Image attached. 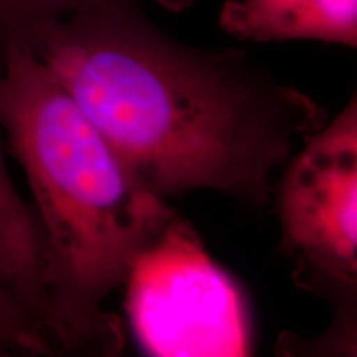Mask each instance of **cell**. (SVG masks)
Instances as JSON below:
<instances>
[{"label": "cell", "instance_id": "1", "mask_svg": "<svg viewBox=\"0 0 357 357\" xmlns=\"http://www.w3.org/2000/svg\"><path fill=\"white\" fill-rule=\"evenodd\" d=\"M13 40L162 199L215 190L260 208L273 172L329 121L318 101L245 52L177 42L136 0L93 3Z\"/></svg>", "mask_w": 357, "mask_h": 357}, {"label": "cell", "instance_id": "2", "mask_svg": "<svg viewBox=\"0 0 357 357\" xmlns=\"http://www.w3.org/2000/svg\"><path fill=\"white\" fill-rule=\"evenodd\" d=\"M0 126L35 200L53 347L119 354L123 326L106 298L176 213L19 40L2 42Z\"/></svg>", "mask_w": 357, "mask_h": 357}, {"label": "cell", "instance_id": "3", "mask_svg": "<svg viewBox=\"0 0 357 357\" xmlns=\"http://www.w3.org/2000/svg\"><path fill=\"white\" fill-rule=\"evenodd\" d=\"M284 255L296 287L328 300L337 328H356L357 101L300 144L276 189Z\"/></svg>", "mask_w": 357, "mask_h": 357}, {"label": "cell", "instance_id": "4", "mask_svg": "<svg viewBox=\"0 0 357 357\" xmlns=\"http://www.w3.org/2000/svg\"><path fill=\"white\" fill-rule=\"evenodd\" d=\"M124 284L129 321L147 354L236 357L252 351L242 289L184 218L172 217Z\"/></svg>", "mask_w": 357, "mask_h": 357}, {"label": "cell", "instance_id": "5", "mask_svg": "<svg viewBox=\"0 0 357 357\" xmlns=\"http://www.w3.org/2000/svg\"><path fill=\"white\" fill-rule=\"evenodd\" d=\"M220 25L248 42L316 40L356 47L357 0H229Z\"/></svg>", "mask_w": 357, "mask_h": 357}, {"label": "cell", "instance_id": "6", "mask_svg": "<svg viewBox=\"0 0 357 357\" xmlns=\"http://www.w3.org/2000/svg\"><path fill=\"white\" fill-rule=\"evenodd\" d=\"M0 283L45 329L43 248L33 208L13 185L0 147ZM47 333V329H45ZM48 336V334H47Z\"/></svg>", "mask_w": 357, "mask_h": 357}, {"label": "cell", "instance_id": "7", "mask_svg": "<svg viewBox=\"0 0 357 357\" xmlns=\"http://www.w3.org/2000/svg\"><path fill=\"white\" fill-rule=\"evenodd\" d=\"M108 0H0V43L22 38L35 26L60 19L79 8ZM167 10L178 12L194 0H154Z\"/></svg>", "mask_w": 357, "mask_h": 357}, {"label": "cell", "instance_id": "8", "mask_svg": "<svg viewBox=\"0 0 357 357\" xmlns=\"http://www.w3.org/2000/svg\"><path fill=\"white\" fill-rule=\"evenodd\" d=\"M52 354L55 347L37 316L0 283V357Z\"/></svg>", "mask_w": 357, "mask_h": 357}]
</instances>
